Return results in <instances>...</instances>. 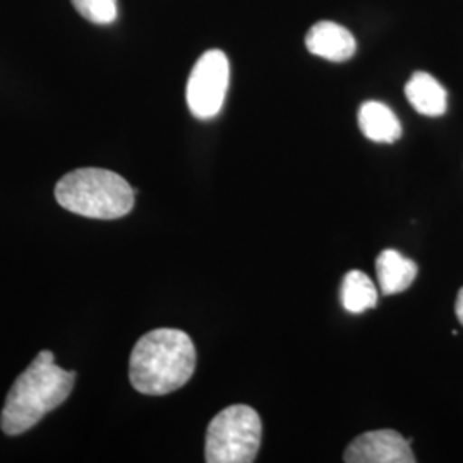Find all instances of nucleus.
Listing matches in <instances>:
<instances>
[{"label":"nucleus","instance_id":"1","mask_svg":"<svg viewBox=\"0 0 463 463\" xmlns=\"http://www.w3.org/2000/svg\"><path fill=\"white\" fill-rule=\"evenodd\" d=\"M194 369L196 348L189 335L160 328L143 335L134 345L129 378L139 393L162 397L183 388Z\"/></svg>","mask_w":463,"mask_h":463},{"label":"nucleus","instance_id":"2","mask_svg":"<svg viewBox=\"0 0 463 463\" xmlns=\"http://www.w3.org/2000/svg\"><path fill=\"white\" fill-rule=\"evenodd\" d=\"M74 371L59 367L53 352L42 350L7 393L0 417L2 430L9 436H17L32 430L45 415L66 402L74 388Z\"/></svg>","mask_w":463,"mask_h":463},{"label":"nucleus","instance_id":"3","mask_svg":"<svg viewBox=\"0 0 463 463\" xmlns=\"http://www.w3.org/2000/svg\"><path fill=\"white\" fill-rule=\"evenodd\" d=\"M55 199L71 213L117 220L133 210L134 189L112 170L78 168L57 183Z\"/></svg>","mask_w":463,"mask_h":463},{"label":"nucleus","instance_id":"4","mask_svg":"<svg viewBox=\"0 0 463 463\" xmlns=\"http://www.w3.org/2000/svg\"><path fill=\"white\" fill-rule=\"evenodd\" d=\"M263 436L258 412L249 405H232L218 412L206 430L208 463L254 462Z\"/></svg>","mask_w":463,"mask_h":463},{"label":"nucleus","instance_id":"5","mask_svg":"<svg viewBox=\"0 0 463 463\" xmlns=\"http://www.w3.org/2000/svg\"><path fill=\"white\" fill-rule=\"evenodd\" d=\"M231 81V64L222 50H210L199 57L193 67L185 99L189 110L201 120L220 114Z\"/></svg>","mask_w":463,"mask_h":463},{"label":"nucleus","instance_id":"6","mask_svg":"<svg viewBox=\"0 0 463 463\" xmlns=\"http://www.w3.org/2000/svg\"><path fill=\"white\" fill-rule=\"evenodd\" d=\"M347 463H414L411 439L393 430H369L348 445Z\"/></svg>","mask_w":463,"mask_h":463},{"label":"nucleus","instance_id":"7","mask_svg":"<svg viewBox=\"0 0 463 463\" xmlns=\"http://www.w3.org/2000/svg\"><path fill=\"white\" fill-rule=\"evenodd\" d=\"M306 47L313 55L321 59L331 62H345L354 57L357 43L347 28L331 21H321L309 30L306 36Z\"/></svg>","mask_w":463,"mask_h":463},{"label":"nucleus","instance_id":"8","mask_svg":"<svg viewBox=\"0 0 463 463\" xmlns=\"http://www.w3.org/2000/svg\"><path fill=\"white\" fill-rule=\"evenodd\" d=\"M409 103L422 116L439 117L447 112V90L428 72H414L405 86Z\"/></svg>","mask_w":463,"mask_h":463},{"label":"nucleus","instance_id":"9","mask_svg":"<svg viewBox=\"0 0 463 463\" xmlns=\"http://www.w3.org/2000/svg\"><path fill=\"white\" fill-rule=\"evenodd\" d=\"M376 273L381 290L386 296H393L407 290L414 283L417 265L395 249H386L378 256Z\"/></svg>","mask_w":463,"mask_h":463},{"label":"nucleus","instance_id":"10","mask_svg":"<svg viewBox=\"0 0 463 463\" xmlns=\"http://www.w3.org/2000/svg\"><path fill=\"white\" fill-rule=\"evenodd\" d=\"M359 128L374 143H395L402 137V124L390 107L381 101H365L359 109Z\"/></svg>","mask_w":463,"mask_h":463},{"label":"nucleus","instance_id":"11","mask_svg":"<svg viewBox=\"0 0 463 463\" xmlns=\"http://www.w3.org/2000/svg\"><path fill=\"white\" fill-rule=\"evenodd\" d=\"M340 298L345 311L352 315H361L376 306L378 290L364 271L352 269L344 277Z\"/></svg>","mask_w":463,"mask_h":463},{"label":"nucleus","instance_id":"12","mask_svg":"<svg viewBox=\"0 0 463 463\" xmlns=\"http://www.w3.org/2000/svg\"><path fill=\"white\" fill-rule=\"evenodd\" d=\"M74 9L93 24H112L117 19V0H71Z\"/></svg>","mask_w":463,"mask_h":463},{"label":"nucleus","instance_id":"13","mask_svg":"<svg viewBox=\"0 0 463 463\" xmlns=\"http://www.w3.org/2000/svg\"><path fill=\"white\" fill-rule=\"evenodd\" d=\"M455 313H457V317H458V321L463 325V288H460V292H458V296H457V304H455Z\"/></svg>","mask_w":463,"mask_h":463}]
</instances>
